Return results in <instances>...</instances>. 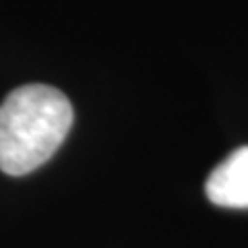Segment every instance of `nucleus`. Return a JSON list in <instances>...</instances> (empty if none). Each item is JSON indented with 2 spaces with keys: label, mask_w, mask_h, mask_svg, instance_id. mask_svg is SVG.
I'll return each instance as SVG.
<instances>
[{
  "label": "nucleus",
  "mask_w": 248,
  "mask_h": 248,
  "mask_svg": "<svg viewBox=\"0 0 248 248\" xmlns=\"http://www.w3.org/2000/svg\"><path fill=\"white\" fill-rule=\"evenodd\" d=\"M73 126V106L56 87L23 85L0 104V170L25 176L44 166Z\"/></svg>",
  "instance_id": "f257e3e1"
},
{
  "label": "nucleus",
  "mask_w": 248,
  "mask_h": 248,
  "mask_svg": "<svg viewBox=\"0 0 248 248\" xmlns=\"http://www.w3.org/2000/svg\"><path fill=\"white\" fill-rule=\"evenodd\" d=\"M213 205L226 209H248V145L232 151L215 166L205 182Z\"/></svg>",
  "instance_id": "f03ea898"
}]
</instances>
